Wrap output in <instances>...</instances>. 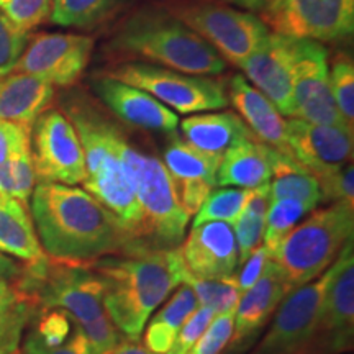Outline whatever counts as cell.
Instances as JSON below:
<instances>
[{
    "label": "cell",
    "mask_w": 354,
    "mask_h": 354,
    "mask_svg": "<svg viewBox=\"0 0 354 354\" xmlns=\"http://www.w3.org/2000/svg\"><path fill=\"white\" fill-rule=\"evenodd\" d=\"M328 279L330 268L315 281L290 290L274 312L269 330L258 344H253L250 354H305Z\"/></svg>",
    "instance_id": "13"
},
{
    "label": "cell",
    "mask_w": 354,
    "mask_h": 354,
    "mask_svg": "<svg viewBox=\"0 0 354 354\" xmlns=\"http://www.w3.org/2000/svg\"><path fill=\"white\" fill-rule=\"evenodd\" d=\"M28 33L13 25L10 20L0 12V76L12 73L24 55Z\"/></svg>",
    "instance_id": "38"
},
{
    "label": "cell",
    "mask_w": 354,
    "mask_h": 354,
    "mask_svg": "<svg viewBox=\"0 0 354 354\" xmlns=\"http://www.w3.org/2000/svg\"><path fill=\"white\" fill-rule=\"evenodd\" d=\"M0 253L25 263L44 256L30 209L13 198H2L0 203Z\"/></svg>",
    "instance_id": "25"
},
{
    "label": "cell",
    "mask_w": 354,
    "mask_h": 354,
    "mask_svg": "<svg viewBox=\"0 0 354 354\" xmlns=\"http://www.w3.org/2000/svg\"><path fill=\"white\" fill-rule=\"evenodd\" d=\"M287 146L290 156L318 179L351 162L353 130L290 118L287 120Z\"/></svg>",
    "instance_id": "16"
},
{
    "label": "cell",
    "mask_w": 354,
    "mask_h": 354,
    "mask_svg": "<svg viewBox=\"0 0 354 354\" xmlns=\"http://www.w3.org/2000/svg\"><path fill=\"white\" fill-rule=\"evenodd\" d=\"M176 17L205 39L225 63L240 68L271 33L264 21L253 13L215 3L185 6L176 12Z\"/></svg>",
    "instance_id": "7"
},
{
    "label": "cell",
    "mask_w": 354,
    "mask_h": 354,
    "mask_svg": "<svg viewBox=\"0 0 354 354\" xmlns=\"http://www.w3.org/2000/svg\"><path fill=\"white\" fill-rule=\"evenodd\" d=\"M251 189L223 187L214 189L197 210L194 218V227L207 221H223L233 227L234 221L241 215L243 209L250 201Z\"/></svg>",
    "instance_id": "32"
},
{
    "label": "cell",
    "mask_w": 354,
    "mask_h": 354,
    "mask_svg": "<svg viewBox=\"0 0 354 354\" xmlns=\"http://www.w3.org/2000/svg\"><path fill=\"white\" fill-rule=\"evenodd\" d=\"M38 312L59 308L77 323L100 317L104 310V282L88 264L57 261L44 254L26 263L13 281Z\"/></svg>",
    "instance_id": "5"
},
{
    "label": "cell",
    "mask_w": 354,
    "mask_h": 354,
    "mask_svg": "<svg viewBox=\"0 0 354 354\" xmlns=\"http://www.w3.org/2000/svg\"><path fill=\"white\" fill-rule=\"evenodd\" d=\"M185 141L194 148L221 158L230 148L243 140L256 138L246 123L233 112L202 113L180 122Z\"/></svg>",
    "instance_id": "24"
},
{
    "label": "cell",
    "mask_w": 354,
    "mask_h": 354,
    "mask_svg": "<svg viewBox=\"0 0 354 354\" xmlns=\"http://www.w3.org/2000/svg\"><path fill=\"white\" fill-rule=\"evenodd\" d=\"M104 282V310L128 339H138L151 313L180 286L177 250H145L87 263Z\"/></svg>",
    "instance_id": "2"
},
{
    "label": "cell",
    "mask_w": 354,
    "mask_h": 354,
    "mask_svg": "<svg viewBox=\"0 0 354 354\" xmlns=\"http://www.w3.org/2000/svg\"><path fill=\"white\" fill-rule=\"evenodd\" d=\"M215 315L216 313L212 308L198 305L196 312L187 318V322L184 323L183 328L177 333L174 343H172L171 349L166 354H187L190 348L201 338V335L205 331L207 326H209V323L214 320Z\"/></svg>",
    "instance_id": "43"
},
{
    "label": "cell",
    "mask_w": 354,
    "mask_h": 354,
    "mask_svg": "<svg viewBox=\"0 0 354 354\" xmlns=\"http://www.w3.org/2000/svg\"><path fill=\"white\" fill-rule=\"evenodd\" d=\"M38 313L39 318L33 333L37 335L46 346H59V344H63L66 339L73 335L74 326H76V320H74L68 312L59 308H53Z\"/></svg>",
    "instance_id": "37"
},
{
    "label": "cell",
    "mask_w": 354,
    "mask_h": 354,
    "mask_svg": "<svg viewBox=\"0 0 354 354\" xmlns=\"http://www.w3.org/2000/svg\"><path fill=\"white\" fill-rule=\"evenodd\" d=\"M220 159L179 138L165 149L162 165L169 172L177 198L187 215L197 214L207 196L216 187Z\"/></svg>",
    "instance_id": "20"
},
{
    "label": "cell",
    "mask_w": 354,
    "mask_h": 354,
    "mask_svg": "<svg viewBox=\"0 0 354 354\" xmlns=\"http://www.w3.org/2000/svg\"><path fill=\"white\" fill-rule=\"evenodd\" d=\"M271 205L269 196V184L261 185L258 189H251L250 201L243 209L241 215L233 225V233L238 246V266L245 263L256 248L263 245L266 214Z\"/></svg>",
    "instance_id": "29"
},
{
    "label": "cell",
    "mask_w": 354,
    "mask_h": 354,
    "mask_svg": "<svg viewBox=\"0 0 354 354\" xmlns=\"http://www.w3.org/2000/svg\"><path fill=\"white\" fill-rule=\"evenodd\" d=\"M94 39L74 33H38L28 38L17 73L38 77L53 87L74 86L91 63Z\"/></svg>",
    "instance_id": "12"
},
{
    "label": "cell",
    "mask_w": 354,
    "mask_h": 354,
    "mask_svg": "<svg viewBox=\"0 0 354 354\" xmlns=\"http://www.w3.org/2000/svg\"><path fill=\"white\" fill-rule=\"evenodd\" d=\"M109 48L194 76H218L227 69L223 57L205 39L174 13L154 7L141 8L128 17L110 39Z\"/></svg>",
    "instance_id": "3"
},
{
    "label": "cell",
    "mask_w": 354,
    "mask_h": 354,
    "mask_svg": "<svg viewBox=\"0 0 354 354\" xmlns=\"http://www.w3.org/2000/svg\"><path fill=\"white\" fill-rule=\"evenodd\" d=\"M263 17L277 33L339 41L353 35L354 0H274Z\"/></svg>",
    "instance_id": "11"
},
{
    "label": "cell",
    "mask_w": 354,
    "mask_h": 354,
    "mask_svg": "<svg viewBox=\"0 0 354 354\" xmlns=\"http://www.w3.org/2000/svg\"><path fill=\"white\" fill-rule=\"evenodd\" d=\"M234 312L218 313L187 354H221L233 333Z\"/></svg>",
    "instance_id": "39"
},
{
    "label": "cell",
    "mask_w": 354,
    "mask_h": 354,
    "mask_svg": "<svg viewBox=\"0 0 354 354\" xmlns=\"http://www.w3.org/2000/svg\"><path fill=\"white\" fill-rule=\"evenodd\" d=\"M79 325L86 333L95 354H112L118 344L125 339V335L113 325V322L110 320V317L105 312L100 317H97L95 320L79 323Z\"/></svg>",
    "instance_id": "40"
},
{
    "label": "cell",
    "mask_w": 354,
    "mask_h": 354,
    "mask_svg": "<svg viewBox=\"0 0 354 354\" xmlns=\"http://www.w3.org/2000/svg\"><path fill=\"white\" fill-rule=\"evenodd\" d=\"M290 287L281 268L271 259L263 276L253 287L241 294L234 310L233 333L225 348V354H246L268 322L271 320L282 300L287 297Z\"/></svg>",
    "instance_id": "17"
},
{
    "label": "cell",
    "mask_w": 354,
    "mask_h": 354,
    "mask_svg": "<svg viewBox=\"0 0 354 354\" xmlns=\"http://www.w3.org/2000/svg\"><path fill=\"white\" fill-rule=\"evenodd\" d=\"M184 266V264H183ZM180 284L189 286L196 294L197 302L202 307H209L218 315L225 312H234L240 302L241 292L233 277L228 279H198L183 268Z\"/></svg>",
    "instance_id": "30"
},
{
    "label": "cell",
    "mask_w": 354,
    "mask_h": 354,
    "mask_svg": "<svg viewBox=\"0 0 354 354\" xmlns=\"http://www.w3.org/2000/svg\"><path fill=\"white\" fill-rule=\"evenodd\" d=\"M354 343V248L348 240L330 266L328 284L318 307L315 328L305 354L351 353Z\"/></svg>",
    "instance_id": "8"
},
{
    "label": "cell",
    "mask_w": 354,
    "mask_h": 354,
    "mask_svg": "<svg viewBox=\"0 0 354 354\" xmlns=\"http://www.w3.org/2000/svg\"><path fill=\"white\" fill-rule=\"evenodd\" d=\"M0 203H2V197H0Z\"/></svg>",
    "instance_id": "50"
},
{
    "label": "cell",
    "mask_w": 354,
    "mask_h": 354,
    "mask_svg": "<svg viewBox=\"0 0 354 354\" xmlns=\"http://www.w3.org/2000/svg\"><path fill=\"white\" fill-rule=\"evenodd\" d=\"M295 39L297 38L289 35L269 33L259 50L241 64L248 81L272 102L281 115L290 118L295 117L294 87H292Z\"/></svg>",
    "instance_id": "15"
},
{
    "label": "cell",
    "mask_w": 354,
    "mask_h": 354,
    "mask_svg": "<svg viewBox=\"0 0 354 354\" xmlns=\"http://www.w3.org/2000/svg\"><path fill=\"white\" fill-rule=\"evenodd\" d=\"M228 94V100H232V105L238 110L241 120L261 143L289 154L287 122L268 97L261 94L253 84L240 74L233 76L230 81Z\"/></svg>",
    "instance_id": "21"
},
{
    "label": "cell",
    "mask_w": 354,
    "mask_h": 354,
    "mask_svg": "<svg viewBox=\"0 0 354 354\" xmlns=\"http://www.w3.org/2000/svg\"><path fill=\"white\" fill-rule=\"evenodd\" d=\"M271 202L281 198H295L315 210L322 201V190L317 177L299 165L289 154L279 153L269 183Z\"/></svg>",
    "instance_id": "27"
},
{
    "label": "cell",
    "mask_w": 354,
    "mask_h": 354,
    "mask_svg": "<svg viewBox=\"0 0 354 354\" xmlns=\"http://www.w3.org/2000/svg\"><path fill=\"white\" fill-rule=\"evenodd\" d=\"M310 212H312L310 207L295 198H281V201L271 202L266 214L263 234V246L268 250L269 256H272L279 245L286 240L287 234L297 227L299 221Z\"/></svg>",
    "instance_id": "31"
},
{
    "label": "cell",
    "mask_w": 354,
    "mask_h": 354,
    "mask_svg": "<svg viewBox=\"0 0 354 354\" xmlns=\"http://www.w3.org/2000/svg\"><path fill=\"white\" fill-rule=\"evenodd\" d=\"M30 154L37 184H82L86 161L77 131L66 113L48 109L30 131Z\"/></svg>",
    "instance_id": "9"
},
{
    "label": "cell",
    "mask_w": 354,
    "mask_h": 354,
    "mask_svg": "<svg viewBox=\"0 0 354 354\" xmlns=\"http://www.w3.org/2000/svg\"><path fill=\"white\" fill-rule=\"evenodd\" d=\"M24 300L28 299L20 294L13 282L0 279V320L12 313Z\"/></svg>",
    "instance_id": "46"
},
{
    "label": "cell",
    "mask_w": 354,
    "mask_h": 354,
    "mask_svg": "<svg viewBox=\"0 0 354 354\" xmlns=\"http://www.w3.org/2000/svg\"><path fill=\"white\" fill-rule=\"evenodd\" d=\"M55 87L28 74L12 73L0 76V120L30 127L50 109Z\"/></svg>",
    "instance_id": "23"
},
{
    "label": "cell",
    "mask_w": 354,
    "mask_h": 354,
    "mask_svg": "<svg viewBox=\"0 0 354 354\" xmlns=\"http://www.w3.org/2000/svg\"><path fill=\"white\" fill-rule=\"evenodd\" d=\"M24 354H95L88 343L86 333H84L81 325L76 322L73 335L63 344L56 348L46 346L41 339L38 338L33 331L26 335L24 343Z\"/></svg>",
    "instance_id": "42"
},
{
    "label": "cell",
    "mask_w": 354,
    "mask_h": 354,
    "mask_svg": "<svg viewBox=\"0 0 354 354\" xmlns=\"http://www.w3.org/2000/svg\"><path fill=\"white\" fill-rule=\"evenodd\" d=\"M227 2L233 3V6L241 7V8H246V10L264 12L272 6L274 0H227Z\"/></svg>",
    "instance_id": "48"
},
{
    "label": "cell",
    "mask_w": 354,
    "mask_h": 354,
    "mask_svg": "<svg viewBox=\"0 0 354 354\" xmlns=\"http://www.w3.org/2000/svg\"><path fill=\"white\" fill-rule=\"evenodd\" d=\"M198 307L197 297L189 286L180 284L167 304L151 318L145 331V348L153 354H166L187 318Z\"/></svg>",
    "instance_id": "26"
},
{
    "label": "cell",
    "mask_w": 354,
    "mask_h": 354,
    "mask_svg": "<svg viewBox=\"0 0 354 354\" xmlns=\"http://www.w3.org/2000/svg\"><path fill=\"white\" fill-rule=\"evenodd\" d=\"M37 315L38 308L30 300H24L12 313L0 320V354H17L25 328Z\"/></svg>",
    "instance_id": "36"
},
{
    "label": "cell",
    "mask_w": 354,
    "mask_h": 354,
    "mask_svg": "<svg viewBox=\"0 0 354 354\" xmlns=\"http://www.w3.org/2000/svg\"><path fill=\"white\" fill-rule=\"evenodd\" d=\"M354 171L353 165L348 162L338 171L318 177V185L322 190L323 202H348L354 205Z\"/></svg>",
    "instance_id": "41"
},
{
    "label": "cell",
    "mask_w": 354,
    "mask_h": 354,
    "mask_svg": "<svg viewBox=\"0 0 354 354\" xmlns=\"http://www.w3.org/2000/svg\"><path fill=\"white\" fill-rule=\"evenodd\" d=\"M292 87L295 105L294 118L315 125L349 128L331 97L328 51L320 41L310 38L295 39Z\"/></svg>",
    "instance_id": "14"
},
{
    "label": "cell",
    "mask_w": 354,
    "mask_h": 354,
    "mask_svg": "<svg viewBox=\"0 0 354 354\" xmlns=\"http://www.w3.org/2000/svg\"><path fill=\"white\" fill-rule=\"evenodd\" d=\"M136 196L143 210L145 241L153 250H176L183 243L190 215L180 205L169 172L158 158H146Z\"/></svg>",
    "instance_id": "10"
},
{
    "label": "cell",
    "mask_w": 354,
    "mask_h": 354,
    "mask_svg": "<svg viewBox=\"0 0 354 354\" xmlns=\"http://www.w3.org/2000/svg\"><path fill=\"white\" fill-rule=\"evenodd\" d=\"M354 232V205L335 202L310 212L287 234L271 259L281 268L290 290L315 281L335 263Z\"/></svg>",
    "instance_id": "4"
},
{
    "label": "cell",
    "mask_w": 354,
    "mask_h": 354,
    "mask_svg": "<svg viewBox=\"0 0 354 354\" xmlns=\"http://www.w3.org/2000/svg\"><path fill=\"white\" fill-rule=\"evenodd\" d=\"M30 131L32 128L0 120V166L6 165L17 154L30 149Z\"/></svg>",
    "instance_id": "44"
},
{
    "label": "cell",
    "mask_w": 354,
    "mask_h": 354,
    "mask_svg": "<svg viewBox=\"0 0 354 354\" xmlns=\"http://www.w3.org/2000/svg\"><path fill=\"white\" fill-rule=\"evenodd\" d=\"M269 261H271V256H269L268 250L261 245L256 248L253 253L248 256L245 263L238 266L233 279L234 282H236L238 289H240L241 294L250 289V287H253L256 282L259 281V277L263 276L266 266L269 264Z\"/></svg>",
    "instance_id": "45"
},
{
    "label": "cell",
    "mask_w": 354,
    "mask_h": 354,
    "mask_svg": "<svg viewBox=\"0 0 354 354\" xmlns=\"http://www.w3.org/2000/svg\"><path fill=\"white\" fill-rule=\"evenodd\" d=\"M30 215L39 245L57 261L87 264L151 248L131 236L99 201L74 185H35Z\"/></svg>",
    "instance_id": "1"
},
{
    "label": "cell",
    "mask_w": 354,
    "mask_h": 354,
    "mask_svg": "<svg viewBox=\"0 0 354 354\" xmlns=\"http://www.w3.org/2000/svg\"><path fill=\"white\" fill-rule=\"evenodd\" d=\"M112 354H153V353L148 351L145 346H141L140 343H136V339H128V342L123 339Z\"/></svg>",
    "instance_id": "49"
},
{
    "label": "cell",
    "mask_w": 354,
    "mask_h": 354,
    "mask_svg": "<svg viewBox=\"0 0 354 354\" xmlns=\"http://www.w3.org/2000/svg\"><path fill=\"white\" fill-rule=\"evenodd\" d=\"M109 76L148 92L166 107L183 115L218 110L230 102L223 84L215 79L148 63L122 64Z\"/></svg>",
    "instance_id": "6"
},
{
    "label": "cell",
    "mask_w": 354,
    "mask_h": 354,
    "mask_svg": "<svg viewBox=\"0 0 354 354\" xmlns=\"http://www.w3.org/2000/svg\"><path fill=\"white\" fill-rule=\"evenodd\" d=\"M130 0H53L50 20L59 26L95 28L125 8Z\"/></svg>",
    "instance_id": "28"
},
{
    "label": "cell",
    "mask_w": 354,
    "mask_h": 354,
    "mask_svg": "<svg viewBox=\"0 0 354 354\" xmlns=\"http://www.w3.org/2000/svg\"><path fill=\"white\" fill-rule=\"evenodd\" d=\"M185 271L198 279H228L238 269V246L233 228L223 221H207L190 230L176 248Z\"/></svg>",
    "instance_id": "18"
},
{
    "label": "cell",
    "mask_w": 354,
    "mask_h": 354,
    "mask_svg": "<svg viewBox=\"0 0 354 354\" xmlns=\"http://www.w3.org/2000/svg\"><path fill=\"white\" fill-rule=\"evenodd\" d=\"M279 153L281 151L261 143L258 138L240 141L221 156L216 171V185L258 189L269 184Z\"/></svg>",
    "instance_id": "22"
},
{
    "label": "cell",
    "mask_w": 354,
    "mask_h": 354,
    "mask_svg": "<svg viewBox=\"0 0 354 354\" xmlns=\"http://www.w3.org/2000/svg\"><path fill=\"white\" fill-rule=\"evenodd\" d=\"M95 94L122 122L141 130L172 135L179 127V117L148 92L120 82L110 76L95 77Z\"/></svg>",
    "instance_id": "19"
},
{
    "label": "cell",
    "mask_w": 354,
    "mask_h": 354,
    "mask_svg": "<svg viewBox=\"0 0 354 354\" xmlns=\"http://www.w3.org/2000/svg\"><path fill=\"white\" fill-rule=\"evenodd\" d=\"M20 271H21V266L17 264L15 261L8 258V256L0 253V279L13 282L17 277H19Z\"/></svg>",
    "instance_id": "47"
},
{
    "label": "cell",
    "mask_w": 354,
    "mask_h": 354,
    "mask_svg": "<svg viewBox=\"0 0 354 354\" xmlns=\"http://www.w3.org/2000/svg\"><path fill=\"white\" fill-rule=\"evenodd\" d=\"M37 185L32 154L24 151L0 166V197L13 198L30 209V198Z\"/></svg>",
    "instance_id": "33"
},
{
    "label": "cell",
    "mask_w": 354,
    "mask_h": 354,
    "mask_svg": "<svg viewBox=\"0 0 354 354\" xmlns=\"http://www.w3.org/2000/svg\"><path fill=\"white\" fill-rule=\"evenodd\" d=\"M53 0H0V12L24 32H32L50 19Z\"/></svg>",
    "instance_id": "35"
},
{
    "label": "cell",
    "mask_w": 354,
    "mask_h": 354,
    "mask_svg": "<svg viewBox=\"0 0 354 354\" xmlns=\"http://www.w3.org/2000/svg\"><path fill=\"white\" fill-rule=\"evenodd\" d=\"M330 91L336 109L349 128L354 122V66L346 56L336 57L330 71Z\"/></svg>",
    "instance_id": "34"
}]
</instances>
